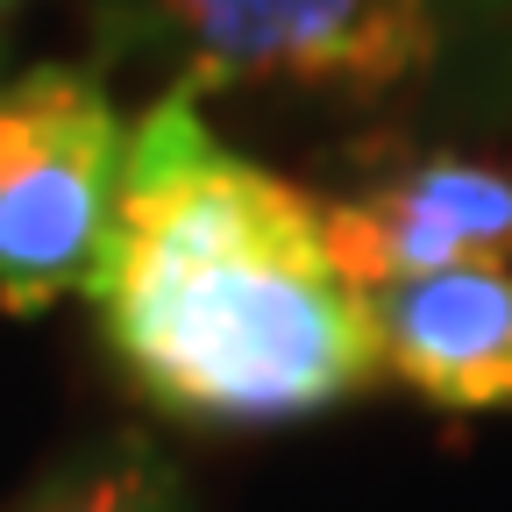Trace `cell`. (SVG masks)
<instances>
[{
    "instance_id": "8992f818",
    "label": "cell",
    "mask_w": 512,
    "mask_h": 512,
    "mask_svg": "<svg viewBox=\"0 0 512 512\" xmlns=\"http://www.w3.org/2000/svg\"><path fill=\"white\" fill-rule=\"evenodd\" d=\"M0 512H185V491L150 434H100Z\"/></svg>"
},
{
    "instance_id": "277c9868",
    "label": "cell",
    "mask_w": 512,
    "mask_h": 512,
    "mask_svg": "<svg viewBox=\"0 0 512 512\" xmlns=\"http://www.w3.org/2000/svg\"><path fill=\"white\" fill-rule=\"evenodd\" d=\"M320 228L363 299L463 264H512V150L406 157L349 200H320Z\"/></svg>"
},
{
    "instance_id": "52a82bcc",
    "label": "cell",
    "mask_w": 512,
    "mask_h": 512,
    "mask_svg": "<svg viewBox=\"0 0 512 512\" xmlns=\"http://www.w3.org/2000/svg\"><path fill=\"white\" fill-rule=\"evenodd\" d=\"M0 8H8V0H0Z\"/></svg>"
},
{
    "instance_id": "5b68a950",
    "label": "cell",
    "mask_w": 512,
    "mask_h": 512,
    "mask_svg": "<svg viewBox=\"0 0 512 512\" xmlns=\"http://www.w3.org/2000/svg\"><path fill=\"white\" fill-rule=\"evenodd\" d=\"M384 377L441 413L512 406V264H463L370 292Z\"/></svg>"
},
{
    "instance_id": "7a4b0ae2",
    "label": "cell",
    "mask_w": 512,
    "mask_h": 512,
    "mask_svg": "<svg viewBox=\"0 0 512 512\" xmlns=\"http://www.w3.org/2000/svg\"><path fill=\"white\" fill-rule=\"evenodd\" d=\"M128 164V121L79 64L0 79V306L36 313L86 292Z\"/></svg>"
},
{
    "instance_id": "3957f363",
    "label": "cell",
    "mask_w": 512,
    "mask_h": 512,
    "mask_svg": "<svg viewBox=\"0 0 512 512\" xmlns=\"http://www.w3.org/2000/svg\"><path fill=\"white\" fill-rule=\"evenodd\" d=\"M128 29L192 86L377 100L434 72L441 0H128Z\"/></svg>"
},
{
    "instance_id": "6da1fadb",
    "label": "cell",
    "mask_w": 512,
    "mask_h": 512,
    "mask_svg": "<svg viewBox=\"0 0 512 512\" xmlns=\"http://www.w3.org/2000/svg\"><path fill=\"white\" fill-rule=\"evenodd\" d=\"M86 299L136 392L178 420L278 427L384 377L370 299L335 271L320 200L228 150L178 86L128 128Z\"/></svg>"
}]
</instances>
